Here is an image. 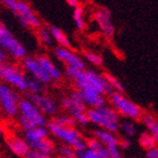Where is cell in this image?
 I'll use <instances>...</instances> for the list:
<instances>
[{"instance_id": "19", "label": "cell", "mask_w": 158, "mask_h": 158, "mask_svg": "<svg viewBox=\"0 0 158 158\" xmlns=\"http://www.w3.org/2000/svg\"><path fill=\"white\" fill-rule=\"evenodd\" d=\"M28 146H30V148L35 149L37 152H44L46 155H50L51 157H52V155L56 152V143H54V141L51 140V139H49V137L39 139L36 141L31 142V143H28Z\"/></svg>"}, {"instance_id": "35", "label": "cell", "mask_w": 158, "mask_h": 158, "mask_svg": "<svg viewBox=\"0 0 158 158\" xmlns=\"http://www.w3.org/2000/svg\"><path fill=\"white\" fill-rule=\"evenodd\" d=\"M50 157H51L50 155H46L44 152H37V150L32 148L28 149V152L25 155V158H50Z\"/></svg>"}, {"instance_id": "16", "label": "cell", "mask_w": 158, "mask_h": 158, "mask_svg": "<svg viewBox=\"0 0 158 158\" xmlns=\"http://www.w3.org/2000/svg\"><path fill=\"white\" fill-rule=\"evenodd\" d=\"M79 95L80 98L86 106H89L90 109H96V107H101V106L106 104V98L104 95L97 94L95 92H89V90H79Z\"/></svg>"}, {"instance_id": "42", "label": "cell", "mask_w": 158, "mask_h": 158, "mask_svg": "<svg viewBox=\"0 0 158 158\" xmlns=\"http://www.w3.org/2000/svg\"><path fill=\"white\" fill-rule=\"evenodd\" d=\"M1 135H3V129H2V127H0V137Z\"/></svg>"}, {"instance_id": "20", "label": "cell", "mask_w": 158, "mask_h": 158, "mask_svg": "<svg viewBox=\"0 0 158 158\" xmlns=\"http://www.w3.org/2000/svg\"><path fill=\"white\" fill-rule=\"evenodd\" d=\"M49 135H50V132L48 130V128H46V125H37V127H34L31 130L24 131L23 138L26 140L27 143H31V142L36 141L39 139L46 138Z\"/></svg>"}, {"instance_id": "12", "label": "cell", "mask_w": 158, "mask_h": 158, "mask_svg": "<svg viewBox=\"0 0 158 158\" xmlns=\"http://www.w3.org/2000/svg\"><path fill=\"white\" fill-rule=\"evenodd\" d=\"M94 19L99 26L104 36L107 39H112L115 34V27L112 23V15L107 8L99 7L94 13Z\"/></svg>"}, {"instance_id": "1", "label": "cell", "mask_w": 158, "mask_h": 158, "mask_svg": "<svg viewBox=\"0 0 158 158\" xmlns=\"http://www.w3.org/2000/svg\"><path fill=\"white\" fill-rule=\"evenodd\" d=\"M73 85L79 90H89L104 96L111 95L114 89L105 80L103 73H98L92 69L79 70L73 79Z\"/></svg>"}, {"instance_id": "14", "label": "cell", "mask_w": 158, "mask_h": 158, "mask_svg": "<svg viewBox=\"0 0 158 158\" xmlns=\"http://www.w3.org/2000/svg\"><path fill=\"white\" fill-rule=\"evenodd\" d=\"M60 106L63 111H66L68 113L76 112V111H82V112L87 111V106L80 98L78 89L73 90L69 94V96L62 97L60 101Z\"/></svg>"}, {"instance_id": "41", "label": "cell", "mask_w": 158, "mask_h": 158, "mask_svg": "<svg viewBox=\"0 0 158 158\" xmlns=\"http://www.w3.org/2000/svg\"><path fill=\"white\" fill-rule=\"evenodd\" d=\"M67 2H68V5H69L70 7H73V8H75V7L80 5L79 0H67Z\"/></svg>"}, {"instance_id": "11", "label": "cell", "mask_w": 158, "mask_h": 158, "mask_svg": "<svg viewBox=\"0 0 158 158\" xmlns=\"http://www.w3.org/2000/svg\"><path fill=\"white\" fill-rule=\"evenodd\" d=\"M53 56L58 60H60L63 64H66V67H73L79 70H84L86 68V63L81 59V56H79L69 48L58 46L53 50Z\"/></svg>"}, {"instance_id": "9", "label": "cell", "mask_w": 158, "mask_h": 158, "mask_svg": "<svg viewBox=\"0 0 158 158\" xmlns=\"http://www.w3.org/2000/svg\"><path fill=\"white\" fill-rule=\"evenodd\" d=\"M18 114L28 118L30 121H32L35 124V127L45 125L46 122H48L46 116L37 109L35 104L30 98L19 99V102H18Z\"/></svg>"}, {"instance_id": "37", "label": "cell", "mask_w": 158, "mask_h": 158, "mask_svg": "<svg viewBox=\"0 0 158 158\" xmlns=\"http://www.w3.org/2000/svg\"><path fill=\"white\" fill-rule=\"evenodd\" d=\"M118 147L123 150H127L131 147V140L127 137V138H123V139H120L118 140Z\"/></svg>"}, {"instance_id": "10", "label": "cell", "mask_w": 158, "mask_h": 158, "mask_svg": "<svg viewBox=\"0 0 158 158\" xmlns=\"http://www.w3.org/2000/svg\"><path fill=\"white\" fill-rule=\"evenodd\" d=\"M22 66H23V69L27 73H30V77H33V78L40 80L43 85H49L50 82L52 81L49 73L41 67V64L39 63V61L36 60L35 56H24L22 59Z\"/></svg>"}, {"instance_id": "23", "label": "cell", "mask_w": 158, "mask_h": 158, "mask_svg": "<svg viewBox=\"0 0 158 158\" xmlns=\"http://www.w3.org/2000/svg\"><path fill=\"white\" fill-rule=\"evenodd\" d=\"M36 34H37V39H39V42L42 44L43 46L45 48H51L53 45V37L50 33V31L48 27H42L40 26L39 28H36Z\"/></svg>"}, {"instance_id": "33", "label": "cell", "mask_w": 158, "mask_h": 158, "mask_svg": "<svg viewBox=\"0 0 158 158\" xmlns=\"http://www.w3.org/2000/svg\"><path fill=\"white\" fill-rule=\"evenodd\" d=\"M77 157H80V158H101V155H99L98 152L93 150V149L86 147L85 149H82L81 152H77Z\"/></svg>"}, {"instance_id": "24", "label": "cell", "mask_w": 158, "mask_h": 158, "mask_svg": "<svg viewBox=\"0 0 158 158\" xmlns=\"http://www.w3.org/2000/svg\"><path fill=\"white\" fill-rule=\"evenodd\" d=\"M157 139L154 138V135L150 133V132H142L141 135H139V145L141 147L142 149H150V148H154L156 147L157 145Z\"/></svg>"}, {"instance_id": "32", "label": "cell", "mask_w": 158, "mask_h": 158, "mask_svg": "<svg viewBox=\"0 0 158 158\" xmlns=\"http://www.w3.org/2000/svg\"><path fill=\"white\" fill-rule=\"evenodd\" d=\"M70 115L73 116L76 124H80L82 127H85L89 123L88 118H87V114H86V111L82 112V111H76V112H71Z\"/></svg>"}, {"instance_id": "3", "label": "cell", "mask_w": 158, "mask_h": 158, "mask_svg": "<svg viewBox=\"0 0 158 158\" xmlns=\"http://www.w3.org/2000/svg\"><path fill=\"white\" fill-rule=\"evenodd\" d=\"M88 122L96 125L97 128L109 130L111 132L118 133L120 131L118 123H120V115L112 106L105 105L96 109H89L86 111Z\"/></svg>"}, {"instance_id": "7", "label": "cell", "mask_w": 158, "mask_h": 158, "mask_svg": "<svg viewBox=\"0 0 158 158\" xmlns=\"http://www.w3.org/2000/svg\"><path fill=\"white\" fill-rule=\"evenodd\" d=\"M19 95L16 89L7 84H0V107L8 118H13L18 115Z\"/></svg>"}, {"instance_id": "31", "label": "cell", "mask_w": 158, "mask_h": 158, "mask_svg": "<svg viewBox=\"0 0 158 158\" xmlns=\"http://www.w3.org/2000/svg\"><path fill=\"white\" fill-rule=\"evenodd\" d=\"M58 124L66 125V127H76V122L73 120L71 115H67V114H61V115H56L53 118Z\"/></svg>"}, {"instance_id": "38", "label": "cell", "mask_w": 158, "mask_h": 158, "mask_svg": "<svg viewBox=\"0 0 158 158\" xmlns=\"http://www.w3.org/2000/svg\"><path fill=\"white\" fill-rule=\"evenodd\" d=\"M146 157H147V158H158V149H157V147L147 149V150H146Z\"/></svg>"}, {"instance_id": "36", "label": "cell", "mask_w": 158, "mask_h": 158, "mask_svg": "<svg viewBox=\"0 0 158 158\" xmlns=\"http://www.w3.org/2000/svg\"><path fill=\"white\" fill-rule=\"evenodd\" d=\"M107 154H109L110 158H121L122 157V152L121 148L118 146H114V147H109L106 148Z\"/></svg>"}, {"instance_id": "15", "label": "cell", "mask_w": 158, "mask_h": 158, "mask_svg": "<svg viewBox=\"0 0 158 158\" xmlns=\"http://www.w3.org/2000/svg\"><path fill=\"white\" fill-rule=\"evenodd\" d=\"M35 58H36V60L39 61L40 64H41V67L45 70L46 73H49V76L51 77L52 80L59 81V80L62 79L63 75L61 73V70L56 67V64L51 60L50 56H48L46 54H41V56H37Z\"/></svg>"}, {"instance_id": "43", "label": "cell", "mask_w": 158, "mask_h": 158, "mask_svg": "<svg viewBox=\"0 0 158 158\" xmlns=\"http://www.w3.org/2000/svg\"><path fill=\"white\" fill-rule=\"evenodd\" d=\"M3 63H5V62H3V61H2V60H0V68H1V66H2V64H3Z\"/></svg>"}, {"instance_id": "27", "label": "cell", "mask_w": 158, "mask_h": 158, "mask_svg": "<svg viewBox=\"0 0 158 158\" xmlns=\"http://www.w3.org/2000/svg\"><path fill=\"white\" fill-rule=\"evenodd\" d=\"M43 88H44V85H43V84L40 81V80L33 78V77H28V78H27L26 90L30 93L31 95L42 93L43 92Z\"/></svg>"}, {"instance_id": "39", "label": "cell", "mask_w": 158, "mask_h": 158, "mask_svg": "<svg viewBox=\"0 0 158 158\" xmlns=\"http://www.w3.org/2000/svg\"><path fill=\"white\" fill-rule=\"evenodd\" d=\"M18 0H0V2H2L5 6L10 10H14L16 7V3Z\"/></svg>"}, {"instance_id": "6", "label": "cell", "mask_w": 158, "mask_h": 158, "mask_svg": "<svg viewBox=\"0 0 158 158\" xmlns=\"http://www.w3.org/2000/svg\"><path fill=\"white\" fill-rule=\"evenodd\" d=\"M0 81L5 82L17 92H26L27 77L24 70L14 63L5 62L0 68Z\"/></svg>"}, {"instance_id": "4", "label": "cell", "mask_w": 158, "mask_h": 158, "mask_svg": "<svg viewBox=\"0 0 158 158\" xmlns=\"http://www.w3.org/2000/svg\"><path fill=\"white\" fill-rule=\"evenodd\" d=\"M109 101L111 106L122 118L135 121V120H140L141 115L143 114V110L141 109V106H139L138 104L132 102L131 99L125 97L123 93L114 90L111 95H109Z\"/></svg>"}, {"instance_id": "5", "label": "cell", "mask_w": 158, "mask_h": 158, "mask_svg": "<svg viewBox=\"0 0 158 158\" xmlns=\"http://www.w3.org/2000/svg\"><path fill=\"white\" fill-rule=\"evenodd\" d=\"M0 46L5 50L7 56L14 60H22L27 56V50L23 43L10 32L0 20Z\"/></svg>"}, {"instance_id": "34", "label": "cell", "mask_w": 158, "mask_h": 158, "mask_svg": "<svg viewBox=\"0 0 158 158\" xmlns=\"http://www.w3.org/2000/svg\"><path fill=\"white\" fill-rule=\"evenodd\" d=\"M18 124H19V127L23 129L24 131L31 130V129H33L34 127H35V124H34L33 122L30 121V120L26 118L25 116L20 115V114H18Z\"/></svg>"}, {"instance_id": "18", "label": "cell", "mask_w": 158, "mask_h": 158, "mask_svg": "<svg viewBox=\"0 0 158 158\" xmlns=\"http://www.w3.org/2000/svg\"><path fill=\"white\" fill-rule=\"evenodd\" d=\"M94 137L98 139L105 148L118 146V140H120L118 137L116 135V133L109 131V130H104V129L101 128L97 129L94 131Z\"/></svg>"}, {"instance_id": "21", "label": "cell", "mask_w": 158, "mask_h": 158, "mask_svg": "<svg viewBox=\"0 0 158 158\" xmlns=\"http://www.w3.org/2000/svg\"><path fill=\"white\" fill-rule=\"evenodd\" d=\"M48 28H49L50 33H51V35H52L53 41H54L58 45L71 49V43H70V40L68 39V36L63 33L62 31L60 30L59 27L54 26V25H49Z\"/></svg>"}, {"instance_id": "26", "label": "cell", "mask_w": 158, "mask_h": 158, "mask_svg": "<svg viewBox=\"0 0 158 158\" xmlns=\"http://www.w3.org/2000/svg\"><path fill=\"white\" fill-rule=\"evenodd\" d=\"M118 128L124 133L125 137H128V138H132L133 135H135V132H137L135 123L131 120H128V118H125L123 121H120Z\"/></svg>"}, {"instance_id": "30", "label": "cell", "mask_w": 158, "mask_h": 158, "mask_svg": "<svg viewBox=\"0 0 158 158\" xmlns=\"http://www.w3.org/2000/svg\"><path fill=\"white\" fill-rule=\"evenodd\" d=\"M84 56L85 59L88 61L90 64L95 67H102L103 66V58L99 56L98 53L93 52V51H86L84 53Z\"/></svg>"}, {"instance_id": "17", "label": "cell", "mask_w": 158, "mask_h": 158, "mask_svg": "<svg viewBox=\"0 0 158 158\" xmlns=\"http://www.w3.org/2000/svg\"><path fill=\"white\" fill-rule=\"evenodd\" d=\"M7 146L14 155L18 156V157H25L26 152L30 149V146L26 142L24 138L19 137H11L7 140Z\"/></svg>"}, {"instance_id": "29", "label": "cell", "mask_w": 158, "mask_h": 158, "mask_svg": "<svg viewBox=\"0 0 158 158\" xmlns=\"http://www.w3.org/2000/svg\"><path fill=\"white\" fill-rule=\"evenodd\" d=\"M103 76H104V78H105V80L110 84V86L112 87L115 92H118V93H123L124 94L125 93V88L123 87V85L121 84V81L118 80L116 77H114L113 75H111V73H103Z\"/></svg>"}, {"instance_id": "22", "label": "cell", "mask_w": 158, "mask_h": 158, "mask_svg": "<svg viewBox=\"0 0 158 158\" xmlns=\"http://www.w3.org/2000/svg\"><path fill=\"white\" fill-rule=\"evenodd\" d=\"M140 120H142L143 124L146 125V128L148 129V132H150L154 135V138L158 140V123L155 116L150 114V113L143 112Z\"/></svg>"}, {"instance_id": "28", "label": "cell", "mask_w": 158, "mask_h": 158, "mask_svg": "<svg viewBox=\"0 0 158 158\" xmlns=\"http://www.w3.org/2000/svg\"><path fill=\"white\" fill-rule=\"evenodd\" d=\"M56 152H58V155L62 158H77V152L69 145L62 143L56 147Z\"/></svg>"}, {"instance_id": "40", "label": "cell", "mask_w": 158, "mask_h": 158, "mask_svg": "<svg viewBox=\"0 0 158 158\" xmlns=\"http://www.w3.org/2000/svg\"><path fill=\"white\" fill-rule=\"evenodd\" d=\"M0 60H2L3 62H7V60H8V56L1 46H0Z\"/></svg>"}, {"instance_id": "13", "label": "cell", "mask_w": 158, "mask_h": 158, "mask_svg": "<svg viewBox=\"0 0 158 158\" xmlns=\"http://www.w3.org/2000/svg\"><path fill=\"white\" fill-rule=\"evenodd\" d=\"M30 99L45 116H52L54 114H56V112H58L59 105H58V103L51 96L45 95L43 93H40V94L31 95Z\"/></svg>"}, {"instance_id": "8", "label": "cell", "mask_w": 158, "mask_h": 158, "mask_svg": "<svg viewBox=\"0 0 158 158\" xmlns=\"http://www.w3.org/2000/svg\"><path fill=\"white\" fill-rule=\"evenodd\" d=\"M17 19L24 27L26 28H33L36 30L41 26V20L35 11L32 9V7L25 1L18 0L16 3L15 9L13 10Z\"/></svg>"}, {"instance_id": "2", "label": "cell", "mask_w": 158, "mask_h": 158, "mask_svg": "<svg viewBox=\"0 0 158 158\" xmlns=\"http://www.w3.org/2000/svg\"><path fill=\"white\" fill-rule=\"evenodd\" d=\"M45 125L50 135H52L54 138L60 140L62 143L71 146L77 152H81L82 149L86 148V140L75 127H66V125L58 124L54 120L48 121Z\"/></svg>"}, {"instance_id": "25", "label": "cell", "mask_w": 158, "mask_h": 158, "mask_svg": "<svg viewBox=\"0 0 158 158\" xmlns=\"http://www.w3.org/2000/svg\"><path fill=\"white\" fill-rule=\"evenodd\" d=\"M73 22L78 31H84L86 27L85 23V10L80 5L73 8Z\"/></svg>"}]
</instances>
